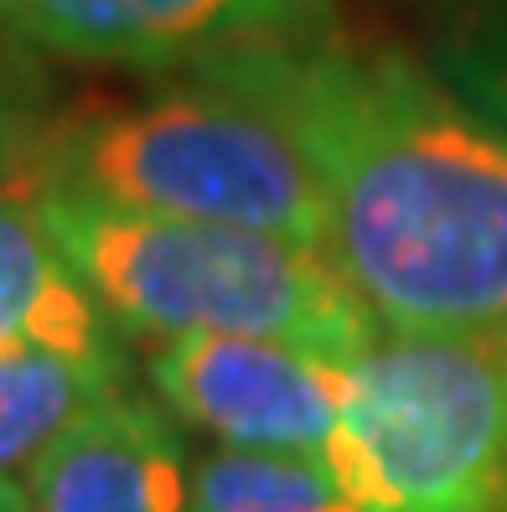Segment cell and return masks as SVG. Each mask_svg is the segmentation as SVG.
Instances as JSON below:
<instances>
[{"label":"cell","instance_id":"obj_10","mask_svg":"<svg viewBox=\"0 0 507 512\" xmlns=\"http://www.w3.org/2000/svg\"><path fill=\"white\" fill-rule=\"evenodd\" d=\"M187 512H357V502L326 461L213 450L187 466Z\"/></svg>","mask_w":507,"mask_h":512},{"label":"cell","instance_id":"obj_6","mask_svg":"<svg viewBox=\"0 0 507 512\" xmlns=\"http://www.w3.org/2000/svg\"><path fill=\"white\" fill-rule=\"evenodd\" d=\"M151 383L171 414L223 440V450L326 461L342 430V368L285 342H166L151 357Z\"/></svg>","mask_w":507,"mask_h":512},{"label":"cell","instance_id":"obj_3","mask_svg":"<svg viewBox=\"0 0 507 512\" xmlns=\"http://www.w3.org/2000/svg\"><path fill=\"white\" fill-rule=\"evenodd\" d=\"M42 218L94 290L104 316L135 337H259L347 363L373 342V316L316 249L270 233L125 213L42 182Z\"/></svg>","mask_w":507,"mask_h":512},{"label":"cell","instance_id":"obj_7","mask_svg":"<svg viewBox=\"0 0 507 512\" xmlns=\"http://www.w3.org/2000/svg\"><path fill=\"white\" fill-rule=\"evenodd\" d=\"M32 512H187V461L171 425L130 394H109L47 445L26 476Z\"/></svg>","mask_w":507,"mask_h":512},{"label":"cell","instance_id":"obj_5","mask_svg":"<svg viewBox=\"0 0 507 512\" xmlns=\"http://www.w3.org/2000/svg\"><path fill=\"white\" fill-rule=\"evenodd\" d=\"M42 57L125 73H192L321 32L326 0H0Z\"/></svg>","mask_w":507,"mask_h":512},{"label":"cell","instance_id":"obj_12","mask_svg":"<svg viewBox=\"0 0 507 512\" xmlns=\"http://www.w3.org/2000/svg\"><path fill=\"white\" fill-rule=\"evenodd\" d=\"M435 68L456 99H466L482 119L507 130V21H487L476 32L440 47Z\"/></svg>","mask_w":507,"mask_h":512},{"label":"cell","instance_id":"obj_4","mask_svg":"<svg viewBox=\"0 0 507 512\" xmlns=\"http://www.w3.org/2000/svg\"><path fill=\"white\" fill-rule=\"evenodd\" d=\"M326 466L357 512H507V326L373 331Z\"/></svg>","mask_w":507,"mask_h":512},{"label":"cell","instance_id":"obj_9","mask_svg":"<svg viewBox=\"0 0 507 512\" xmlns=\"http://www.w3.org/2000/svg\"><path fill=\"white\" fill-rule=\"evenodd\" d=\"M119 394V357L6 352L0 357V512L26 507V476L47 445L94 404Z\"/></svg>","mask_w":507,"mask_h":512},{"label":"cell","instance_id":"obj_1","mask_svg":"<svg viewBox=\"0 0 507 512\" xmlns=\"http://www.w3.org/2000/svg\"><path fill=\"white\" fill-rule=\"evenodd\" d=\"M207 68L306 150L321 259L378 331L507 326V130L399 47L332 26Z\"/></svg>","mask_w":507,"mask_h":512},{"label":"cell","instance_id":"obj_11","mask_svg":"<svg viewBox=\"0 0 507 512\" xmlns=\"http://www.w3.org/2000/svg\"><path fill=\"white\" fill-rule=\"evenodd\" d=\"M42 104H47V83L37 68V52L0 16V171H16L32 156L37 135L47 130Z\"/></svg>","mask_w":507,"mask_h":512},{"label":"cell","instance_id":"obj_2","mask_svg":"<svg viewBox=\"0 0 507 512\" xmlns=\"http://www.w3.org/2000/svg\"><path fill=\"white\" fill-rule=\"evenodd\" d=\"M16 171L125 213L270 233L321 254V192L285 119L218 68L47 125Z\"/></svg>","mask_w":507,"mask_h":512},{"label":"cell","instance_id":"obj_8","mask_svg":"<svg viewBox=\"0 0 507 512\" xmlns=\"http://www.w3.org/2000/svg\"><path fill=\"white\" fill-rule=\"evenodd\" d=\"M6 352L114 357L104 306L57 249L42 218V182L26 171L0 176V357Z\"/></svg>","mask_w":507,"mask_h":512}]
</instances>
